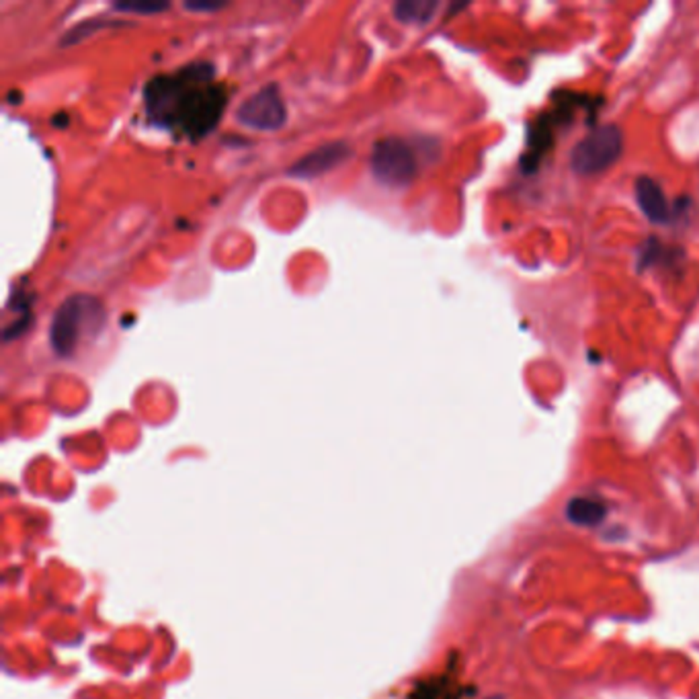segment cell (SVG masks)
Instances as JSON below:
<instances>
[{
    "instance_id": "cell-1",
    "label": "cell",
    "mask_w": 699,
    "mask_h": 699,
    "mask_svg": "<svg viewBox=\"0 0 699 699\" xmlns=\"http://www.w3.org/2000/svg\"><path fill=\"white\" fill-rule=\"evenodd\" d=\"M228 105V89L216 79L209 62H193L183 69L150 79L144 87L148 122L191 142L204 140L220 123Z\"/></svg>"
},
{
    "instance_id": "cell-2",
    "label": "cell",
    "mask_w": 699,
    "mask_h": 699,
    "mask_svg": "<svg viewBox=\"0 0 699 699\" xmlns=\"http://www.w3.org/2000/svg\"><path fill=\"white\" fill-rule=\"evenodd\" d=\"M107 312L103 302L87 293H77L64 300L56 310L52 328H49V343L56 355L72 357L82 343L92 341L103 331Z\"/></svg>"
},
{
    "instance_id": "cell-3",
    "label": "cell",
    "mask_w": 699,
    "mask_h": 699,
    "mask_svg": "<svg viewBox=\"0 0 699 699\" xmlns=\"http://www.w3.org/2000/svg\"><path fill=\"white\" fill-rule=\"evenodd\" d=\"M369 164L376 179L392 189L407 187L418 175L417 150L408 140L398 136L377 140Z\"/></svg>"
},
{
    "instance_id": "cell-4",
    "label": "cell",
    "mask_w": 699,
    "mask_h": 699,
    "mask_svg": "<svg viewBox=\"0 0 699 699\" xmlns=\"http://www.w3.org/2000/svg\"><path fill=\"white\" fill-rule=\"evenodd\" d=\"M623 150V136L618 125H601L578 142L570 154L572 171L578 175H597L618 163Z\"/></svg>"
},
{
    "instance_id": "cell-5",
    "label": "cell",
    "mask_w": 699,
    "mask_h": 699,
    "mask_svg": "<svg viewBox=\"0 0 699 699\" xmlns=\"http://www.w3.org/2000/svg\"><path fill=\"white\" fill-rule=\"evenodd\" d=\"M236 122L257 132L281 130L288 122V107L277 84H267L236 109Z\"/></svg>"
},
{
    "instance_id": "cell-6",
    "label": "cell",
    "mask_w": 699,
    "mask_h": 699,
    "mask_svg": "<svg viewBox=\"0 0 699 699\" xmlns=\"http://www.w3.org/2000/svg\"><path fill=\"white\" fill-rule=\"evenodd\" d=\"M349 156H351V146L347 144V142L336 140V142H331V144H324L316 150H312V153H308L304 158H300L298 163H293L290 173L300 176V179H314V176L324 175L339 164H343Z\"/></svg>"
},
{
    "instance_id": "cell-7",
    "label": "cell",
    "mask_w": 699,
    "mask_h": 699,
    "mask_svg": "<svg viewBox=\"0 0 699 699\" xmlns=\"http://www.w3.org/2000/svg\"><path fill=\"white\" fill-rule=\"evenodd\" d=\"M636 201L638 207L648 220L654 224H664L671 217L669 201L664 197V191L659 183L651 176H640L636 181Z\"/></svg>"
},
{
    "instance_id": "cell-8",
    "label": "cell",
    "mask_w": 699,
    "mask_h": 699,
    "mask_svg": "<svg viewBox=\"0 0 699 699\" xmlns=\"http://www.w3.org/2000/svg\"><path fill=\"white\" fill-rule=\"evenodd\" d=\"M567 519L570 524L578 527H595L608 515V507L599 499H591V496H575L567 504Z\"/></svg>"
},
{
    "instance_id": "cell-9",
    "label": "cell",
    "mask_w": 699,
    "mask_h": 699,
    "mask_svg": "<svg viewBox=\"0 0 699 699\" xmlns=\"http://www.w3.org/2000/svg\"><path fill=\"white\" fill-rule=\"evenodd\" d=\"M437 8L440 3H431V0H404L394 5V16L407 25H425L433 19Z\"/></svg>"
},
{
    "instance_id": "cell-10",
    "label": "cell",
    "mask_w": 699,
    "mask_h": 699,
    "mask_svg": "<svg viewBox=\"0 0 699 699\" xmlns=\"http://www.w3.org/2000/svg\"><path fill=\"white\" fill-rule=\"evenodd\" d=\"M115 11L120 13H136V15H156L164 13L168 5L166 3H117L113 5Z\"/></svg>"
},
{
    "instance_id": "cell-11",
    "label": "cell",
    "mask_w": 699,
    "mask_h": 699,
    "mask_svg": "<svg viewBox=\"0 0 699 699\" xmlns=\"http://www.w3.org/2000/svg\"><path fill=\"white\" fill-rule=\"evenodd\" d=\"M226 6H228L226 3H185V8L191 13H216Z\"/></svg>"
}]
</instances>
